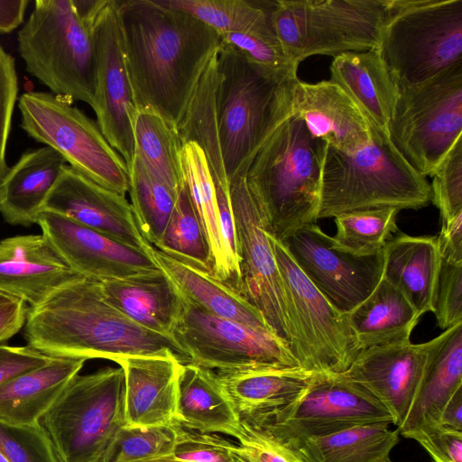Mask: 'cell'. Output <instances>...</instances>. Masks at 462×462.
<instances>
[{"label": "cell", "mask_w": 462, "mask_h": 462, "mask_svg": "<svg viewBox=\"0 0 462 462\" xmlns=\"http://www.w3.org/2000/svg\"><path fill=\"white\" fill-rule=\"evenodd\" d=\"M116 12L136 109L158 114L178 131L220 34L156 0H116Z\"/></svg>", "instance_id": "6da1fadb"}, {"label": "cell", "mask_w": 462, "mask_h": 462, "mask_svg": "<svg viewBox=\"0 0 462 462\" xmlns=\"http://www.w3.org/2000/svg\"><path fill=\"white\" fill-rule=\"evenodd\" d=\"M24 337L46 356L107 359L173 356L189 359L172 337L146 329L113 307L98 281L79 275L27 310Z\"/></svg>", "instance_id": "7a4b0ae2"}, {"label": "cell", "mask_w": 462, "mask_h": 462, "mask_svg": "<svg viewBox=\"0 0 462 462\" xmlns=\"http://www.w3.org/2000/svg\"><path fill=\"white\" fill-rule=\"evenodd\" d=\"M216 116L230 183L245 176L262 146L292 115L297 71L269 69L221 42L217 54Z\"/></svg>", "instance_id": "3957f363"}, {"label": "cell", "mask_w": 462, "mask_h": 462, "mask_svg": "<svg viewBox=\"0 0 462 462\" xmlns=\"http://www.w3.org/2000/svg\"><path fill=\"white\" fill-rule=\"evenodd\" d=\"M326 149L327 144L291 115L254 158L246 181L276 240L316 224Z\"/></svg>", "instance_id": "277c9868"}, {"label": "cell", "mask_w": 462, "mask_h": 462, "mask_svg": "<svg viewBox=\"0 0 462 462\" xmlns=\"http://www.w3.org/2000/svg\"><path fill=\"white\" fill-rule=\"evenodd\" d=\"M368 125L370 142L358 151L327 145L318 219L382 208L418 209L431 200L426 177L400 154L385 131Z\"/></svg>", "instance_id": "5b68a950"}, {"label": "cell", "mask_w": 462, "mask_h": 462, "mask_svg": "<svg viewBox=\"0 0 462 462\" xmlns=\"http://www.w3.org/2000/svg\"><path fill=\"white\" fill-rule=\"evenodd\" d=\"M377 49L399 88L462 62V0H389Z\"/></svg>", "instance_id": "8992f818"}, {"label": "cell", "mask_w": 462, "mask_h": 462, "mask_svg": "<svg viewBox=\"0 0 462 462\" xmlns=\"http://www.w3.org/2000/svg\"><path fill=\"white\" fill-rule=\"evenodd\" d=\"M18 50L29 74L69 101L93 106L95 52L89 28L71 0H36L18 32Z\"/></svg>", "instance_id": "52a82bcc"}, {"label": "cell", "mask_w": 462, "mask_h": 462, "mask_svg": "<svg viewBox=\"0 0 462 462\" xmlns=\"http://www.w3.org/2000/svg\"><path fill=\"white\" fill-rule=\"evenodd\" d=\"M389 0H277L271 19L290 60L379 46Z\"/></svg>", "instance_id": "ba28073f"}, {"label": "cell", "mask_w": 462, "mask_h": 462, "mask_svg": "<svg viewBox=\"0 0 462 462\" xmlns=\"http://www.w3.org/2000/svg\"><path fill=\"white\" fill-rule=\"evenodd\" d=\"M61 462H103L126 426L123 369L75 375L40 419Z\"/></svg>", "instance_id": "9c48e42d"}, {"label": "cell", "mask_w": 462, "mask_h": 462, "mask_svg": "<svg viewBox=\"0 0 462 462\" xmlns=\"http://www.w3.org/2000/svg\"><path fill=\"white\" fill-rule=\"evenodd\" d=\"M387 134L418 173L431 176L462 138V62L400 88Z\"/></svg>", "instance_id": "30bf717a"}, {"label": "cell", "mask_w": 462, "mask_h": 462, "mask_svg": "<svg viewBox=\"0 0 462 462\" xmlns=\"http://www.w3.org/2000/svg\"><path fill=\"white\" fill-rule=\"evenodd\" d=\"M21 127L32 139L57 151L67 164L98 185L125 196L129 170L97 122L71 101L51 92L23 93L18 100Z\"/></svg>", "instance_id": "8fae6325"}, {"label": "cell", "mask_w": 462, "mask_h": 462, "mask_svg": "<svg viewBox=\"0 0 462 462\" xmlns=\"http://www.w3.org/2000/svg\"><path fill=\"white\" fill-rule=\"evenodd\" d=\"M284 290L291 352L300 368L344 373L362 351L346 314L311 284L282 245L268 233Z\"/></svg>", "instance_id": "7c38bea8"}, {"label": "cell", "mask_w": 462, "mask_h": 462, "mask_svg": "<svg viewBox=\"0 0 462 462\" xmlns=\"http://www.w3.org/2000/svg\"><path fill=\"white\" fill-rule=\"evenodd\" d=\"M180 293V310L171 336L189 363L217 372L300 368L273 331L210 314Z\"/></svg>", "instance_id": "4fadbf2b"}, {"label": "cell", "mask_w": 462, "mask_h": 462, "mask_svg": "<svg viewBox=\"0 0 462 462\" xmlns=\"http://www.w3.org/2000/svg\"><path fill=\"white\" fill-rule=\"evenodd\" d=\"M378 422L391 424L392 416L364 386L344 373H316L300 397L262 423L250 426L286 445Z\"/></svg>", "instance_id": "5bb4252c"}, {"label": "cell", "mask_w": 462, "mask_h": 462, "mask_svg": "<svg viewBox=\"0 0 462 462\" xmlns=\"http://www.w3.org/2000/svg\"><path fill=\"white\" fill-rule=\"evenodd\" d=\"M229 195L240 260L237 290L262 312L272 330L291 351L285 294L266 217L245 176L229 183Z\"/></svg>", "instance_id": "9a60e30c"}, {"label": "cell", "mask_w": 462, "mask_h": 462, "mask_svg": "<svg viewBox=\"0 0 462 462\" xmlns=\"http://www.w3.org/2000/svg\"><path fill=\"white\" fill-rule=\"evenodd\" d=\"M320 294L346 314L365 300L383 277V251L359 255L338 246L317 224L279 241Z\"/></svg>", "instance_id": "2e32d148"}, {"label": "cell", "mask_w": 462, "mask_h": 462, "mask_svg": "<svg viewBox=\"0 0 462 462\" xmlns=\"http://www.w3.org/2000/svg\"><path fill=\"white\" fill-rule=\"evenodd\" d=\"M95 52L97 124L128 170L134 157V123L137 109L126 69L116 0L102 3L88 23Z\"/></svg>", "instance_id": "e0dca14e"}, {"label": "cell", "mask_w": 462, "mask_h": 462, "mask_svg": "<svg viewBox=\"0 0 462 462\" xmlns=\"http://www.w3.org/2000/svg\"><path fill=\"white\" fill-rule=\"evenodd\" d=\"M37 224L69 266L98 282L161 271L153 258L61 215L42 211Z\"/></svg>", "instance_id": "ac0fdd59"}, {"label": "cell", "mask_w": 462, "mask_h": 462, "mask_svg": "<svg viewBox=\"0 0 462 462\" xmlns=\"http://www.w3.org/2000/svg\"><path fill=\"white\" fill-rule=\"evenodd\" d=\"M445 335L446 330L424 343L407 340L363 349L344 374L368 390L386 408L398 428Z\"/></svg>", "instance_id": "d6986e66"}, {"label": "cell", "mask_w": 462, "mask_h": 462, "mask_svg": "<svg viewBox=\"0 0 462 462\" xmlns=\"http://www.w3.org/2000/svg\"><path fill=\"white\" fill-rule=\"evenodd\" d=\"M42 211L53 212L152 257L125 196L107 189L68 164L48 195Z\"/></svg>", "instance_id": "ffe728a7"}, {"label": "cell", "mask_w": 462, "mask_h": 462, "mask_svg": "<svg viewBox=\"0 0 462 462\" xmlns=\"http://www.w3.org/2000/svg\"><path fill=\"white\" fill-rule=\"evenodd\" d=\"M79 275L42 234L0 241V292L31 307L42 303Z\"/></svg>", "instance_id": "44dd1931"}, {"label": "cell", "mask_w": 462, "mask_h": 462, "mask_svg": "<svg viewBox=\"0 0 462 462\" xmlns=\"http://www.w3.org/2000/svg\"><path fill=\"white\" fill-rule=\"evenodd\" d=\"M292 115L327 145L355 152L370 142V127L354 101L330 80L318 83L300 79L293 88Z\"/></svg>", "instance_id": "7402d4cb"}, {"label": "cell", "mask_w": 462, "mask_h": 462, "mask_svg": "<svg viewBox=\"0 0 462 462\" xmlns=\"http://www.w3.org/2000/svg\"><path fill=\"white\" fill-rule=\"evenodd\" d=\"M125 376L128 427H157L175 421L181 365L173 356H136L118 359Z\"/></svg>", "instance_id": "603a6c76"}, {"label": "cell", "mask_w": 462, "mask_h": 462, "mask_svg": "<svg viewBox=\"0 0 462 462\" xmlns=\"http://www.w3.org/2000/svg\"><path fill=\"white\" fill-rule=\"evenodd\" d=\"M240 421L258 425L295 401L316 373L302 368L214 371Z\"/></svg>", "instance_id": "cb8c5ba5"}, {"label": "cell", "mask_w": 462, "mask_h": 462, "mask_svg": "<svg viewBox=\"0 0 462 462\" xmlns=\"http://www.w3.org/2000/svg\"><path fill=\"white\" fill-rule=\"evenodd\" d=\"M64 158L43 146L25 152L0 180V213L11 225L37 224L43 204L55 186Z\"/></svg>", "instance_id": "d4e9b609"}, {"label": "cell", "mask_w": 462, "mask_h": 462, "mask_svg": "<svg viewBox=\"0 0 462 462\" xmlns=\"http://www.w3.org/2000/svg\"><path fill=\"white\" fill-rule=\"evenodd\" d=\"M330 81L354 101L368 124L387 133L400 88L377 48L335 57Z\"/></svg>", "instance_id": "484cf974"}, {"label": "cell", "mask_w": 462, "mask_h": 462, "mask_svg": "<svg viewBox=\"0 0 462 462\" xmlns=\"http://www.w3.org/2000/svg\"><path fill=\"white\" fill-rule=\"evenodd\" d=\"M175 422L190 430L235 439L242 431L233 402L215 372L190 363L180 368Z\"/></svg>", "instance_id": "4316f807"}, {"label": "cell", "mask_w": 462, "mask_h": 462, "mask_svg": "<svg viewBox=\"0 0 462 462\" xmlns=\"http://www.w3.org/2000/svg\"><path fill=\"white\" fill-rule=\"evenodd\" d=\"M383 254V277L420 316L433 312L440 266L437 238L401 234L388 240Z\"/></svg>", "instance_id": "83f0119b"}, {"label": "cell", "mask_w": 462, "mask_h": 462, "mask_svg": "<svg viewBox=\"0 0 462 462\" xmlns=\"http://www.w3.org/2000/svg\"><path fill=\"white\" fill-rule=\"evenodd\" d=\"M99 283L106 300L125 317L146 329L171 337L180 293L162 270Z\"/></svg>", "instance_id": "f1b7e54d"}, {"label": "cell", "mask_w": 462, "mask_h": 462, "mask_svg": "<svg viewBox=\"0 0 462 462\" xmlns=\"http://www.w3.org/2000/svg\"><path fill=\"white\" fill-rule=\"evenodd\" d=\"M462 387V322L448 329L433 352L399 434L439 424L447 402Z\"/></svg>", "instance_id": "f546056e"}, {"label": "cell", "mask_w": 462, "mask_h": 462, "mask_svg": "<svg viewBox=\"0 0 462 462\" xmlns=\"http://www.w3.org/2000/svg\"><path fill=\"white\" fill-rule=\"evenodd\" d=\"M80 358L52 357L0 385V421L29 425L42 416L84 366Z\"/></svg>", "instance_id": "4dcf8cb0"}, {"label": "cell", "mask_w": 462, "mask_h": 462, "mask_svg": "<svg viewBox=\"0 0 462 462\" xmlns=\"http://www.w3.org/2000/svg\"><path fill=\"white\" fill-rule=\"evenodd\" d=\"M152 258L180 291L202 310L249 327L272 330L262 312L233 286L209 273L178 262L154 247Z\"/></svg>", "instance_id": "1f68e13d"}, {"label": "cell", "mask_w": 462, "mask_h": 462, "mask_svg": "<svg viewBox=\"0 0 462 462\" xmlns=\"http://www.w3.org/2000/svg\"><path fill=\"white\" fill-rule=\"evenodd\" d=\"M346 316L362 350L410 340L420 318L405 296L383 277Z\"/></svg>", "instance_id": "d6a6232c"}, {"label": "cell", "mask_w": 462, "mask_h": 462, "mask_svg": "<svg viewBox=\"0 0 462 462\" xmlns=\"http://www.w3.org/2000/svg\"><path fill=\"white\" fill-rule=\"evenodd\" d=\"M388 423H369L286 444L303 462H388L399 442Z\"/></svg>", "instance_id": "836d02e7"}, {"label": "cell", "mask_w": 462, "mask_h": 462, "mask_svg": "<svg viewBox=\"0 0 462 462\" xmlns=\"http://www.w3.org/2000/svg\"><path fill=\"white\" fill-rule=\"evenodd\" d=\"M166 7L186 12L219 34L238 32L278 39L271 19L273 1L156 0Z\"/></svg>", "instance_id": "e575fe53"}, {"label": "cell", "mask_w": 462, "mask_h": 462, "mask_svg": "<svg viewBox=\"0 0 462 462\" xmlns=\"http://www.w3.org/2000/svg\"><path fill=\"white\" fill-rule=\"evenodd\" d=\"M217 54L201 76L177 132L182 144L194 142L203 150L213 180L229 189L217 135L215 97Z\"/></svg>", "instance_id": "d590c367"}, {"label": "cell", "mask_w": 462, "mask_h": 462, "mask_svg": "<svg viewBox=\"0 0 462 462\" xmlns=\"http://www.w3.org/2000/svg\"><path fill=\"white\" fill-rule=\"evenodd\" d=\"M134 156L157 178L180 190L183 184L182 143L178 132L158 114L137 110L134 123Z\"/></svg>", "instance_id": "8d00e7d4"}, {"label": "cell", "mask_w": 462, "mask_h": 462, "mask_svg": "<svg viewBox=\"0 0 462 462\" xmlns=\"http://www.w3.org/2000/svg\"><path fill=\"white\" fill-rule=\"evenodd\" d=\"M180 163L186 185L195 210L208 241L212 275L221 281L223 253L219 236L215 185L207 157L194 142L182 144Z\"/></svg>", "instance_id": "74e56055"}, {"label": "cell", "mask_w": 462, "mask_h": 462, "mask_svg": "<svg viewBox=\"0 0 462 462\" xmlns=\"http://www.w3.org/2000/svg\"><path fill=\"white\" fill-rule=\"evenodd\" d=\"M153 247L178 262L212 274L208 241L185 184Z\"/></svg>", "instance_id": "f35d334b"}, {"label": "cell", "mask_w": 462, "mask_h": 462, "mask_svg": "<svg viewBox=\"0 0 462 462\" xmlns=\"http://www.w3.org/2000/svg\"><path fill=\"white\" fill-rule=\"evenodd\" d=\"M180 190L157 178L134 157L129 169V202L142 236L152 247L164 230Z\"/></svg>", "instance_id": "ab89813d"}, {"label": "cell", "mask_w": 462, "mask_h": 462, "mask_svg": "<svg viewBox=\"0 0 462 462\" xmlns=\"http://www.w3.org/2000/svg\"><path fill=\"white\" fill-rule=\"evenodd\" d=\"M399 211L396 208H382L337 216L333 239L338 246L356 254L382 252L393 234L398 231Z\"/></svg>", "instance_id": "60d3db41"}, {"label": "cell", "mask_w": 462, "mask_h": 462, "mask_svg": "<svg viewBox=\"0 0 462 462\" xmlns=\"http://www.w3.org/2000/svg\"><path fill=\"white\" fill-rule=\"evenodd\" d=\"M177 442L175 422L157 427L125 426L103 462H145L170 457Z\"/></svg>", "instance_id": "b9f144b4"}, {"label": "cell", "mask_w": 462, "mask_h": 462, "mask_svg": "<svg viewBox=\"0 0 462 462\" xmlns=\"http://www.w3.org/2000/svg\"><path fill=\"white\" fill-rule=\"evenodd\" d=\"M0 451L9 462H61L40 422L17 425L0 421Z\"/></svg>", "instance_id": "7bdbcfd3"}, {"label": "cell", "mask_w": 462, "mask_h": 462, "mask_svg": "<svg viewBox=\"0 0 462 462\" xmlns=\"http://www.w3.org/2000/svg\"><path fill=\"white\" fill-rule=\"evenodd\" d=\"M431 200L442 223L462 214V138L458 139L432 172Z\"/></svg>", "instance_id": "ee69618b"}, {"label": "cell", "mask_w": 462, "mask_h": 462, "mask_svg": "<svg viewBox=\"0 0 462 462\" xmlns=\"http://www.w3.org/2000/svg\"><path fill=\"white\" fill-rule=\"evenodd\" d=\"M175 425L177 442L168 458L178 462H237L232 441L216 433H200L177 422Z\"/></svg>", "instance_id": "f6af8a7d"}, {"label": "cell", "mask_w": 462, "mask_h": 462, "mask_svg": "<svg viewBox=\"0 0 462 462\" xmlns=\"http://www.w3.org/2000/svg\"><path fill=\"white\" fill-rule=\"evenodd\" d=\"M433 312L444 330L462 322V263L440 258Z\"/></svg>", "instance_id": "bcb514c9"}, {"label": "cell", "mask_w": 462, "mask_h": 462, "mask_svg": "<svg viewBox=\"0 0 462 462\" xmlns=\"http://www.w3.org/2000/svg\"><path fill=\"white\" fill-rule=\"evenodd\" d=\"M242 431L233 442L232 451L241 462H303L262 429L241 422Z\"/></svg>", "instance_id": "7dc6e473"}, {"label": "cell", "mask_w": 462, "mask_h": 462, "mask_svg": "<svg viewBox=\"0 0 462 462\" xmlns=\"http://www.w3.org/2000/svg\"><path fill=\"white\" fill-rule=\"evenodd\" d=\"M17 94L14 60L0 44V180L7 170L5 152Z\"/></svg>", "instance_id": "c3c4849f"}, {"label": "cell", "mask_w": 462, "mask_h": 462, "mask_svg": "<svg viewBox=\"0 0 462 462\" xmlns=\"http://www.w3.org/2000/svg\"><path fill=\"white\" fill-rule=\"evenodd\" d=\"M406 438L418 441L434 462H462V431L439 424L415 430Z\"/></svg>", "instance_id": "681fc988"}, {"label": "cell", "mask_w": 462, "mask_h": 462, "mask_svg": "<svg viewBox=\"0 0 462 462\" xmlns=\"http://www.w3.org/2000/svg\"><path fill=\"white\" fill-rule=\"evenodd\" d=\"M32 346H14L0 343V385L27 371L46 365L51 360Z\"/></svg>", "instance_id": "f907efd6"}, {"label": "cell", "mask_w": 462, "mask_h": 462, "mask_svg": "<svg viewBox=\"0 0 462 462\" xmlns=\"http://www.w3.org/2000/svg\"><path fill=\"white\" fill-rule=\"evenodd\" d=\"M27 310L22 300L0 292V343L7 341L22 329Z\"/></svg>", "instance_id": "816d5d0a"}, {"label": "cell", "mask_w": 462, "mask_h": 462, "mask_svg": "<svg viewBox=\"0 0 462 462\" xmlns=\"http://www.w3.org/2000/svg\"><path fill=\"white\" fill-rule=\"evenodd\" d=\"M436 238L440 258L462 263V214L442 223L439 236Z\"/></svg>", "instance_id": "f5cc1de1"}, {"label": "cell", "mask_w": 462, "mask_h": 462, "mask_svg": "<svg viewBox=\"0 0 462 462\" xmlns=\"http://www.w3.org/2000/svg\"><path fill=\"white\" fill-rule=\"evenodd\" d=\"M27 0H0V32L8 33L23 21Z\"/></svg>", "instance_id": "db71d44e"}, {"label": "cell", "mask_w": 462, "mask_h": 462, "mask_svg": "<svg viewBox=\"0 0 462 462\" xmlns=\"http://www.w3.org/2000/svg\"><path fill=\"white\" fill-rule=\"evenodd\" d=\"M439 424L462 431V387L457 389L445 404L440 414Z\"/></svg>", "instance_id": "11a10c76"}, {"label": "cell", "mask_w": 462, "mask_h": 462, "mask_svg": "<svg viewBox=\"0 0 462 462\" xmlns=\"http://www.w3.org/2000/svg\"><path fill=\"white\" fill-rule=\"evenodd\" d=\"M145 462H178V461L171 460V459H170L168 457H163V458L155 459V460H149V461H145Z\"/></svg>", "instance_id": "9f6ffc18"}, {"label": "cell", "mask_w": 462, "mask_h": 462, "mask_svg": "<svg viewBox=\"0 0 462 462\" xmlns=\"http://www.w3.org/2000/svg\"><path fill=\"white\" fill-rule=\"evenodd\" d=\"M0 462H9L1 451H0Z\"/></svg>", "instance_id": "6f0895ef"}, {"label": "cell", "mask_w": 462, "mask_h": 462, "mask_svg": "<svg viewBox=\"0 0 462 462\" xmlns=\"http://www.w3.org/2000/svg\"><path fill=\"white\" fill-rule=\"evenodd\" d=\"M388 462H394V461L389 460Z\"/></svg>", "instance_id": "680465c9"}, {"label": "cell", "mask_w": 462, "mask_h": 462, "mask_svg": "<svg viewBox=\"0 0 462 462\" xmlns=\"http://www.w3.org/2000/svg\"><path fill=\"white\" fill-rule=\"evenodd\" d=\"M236 460H237V462H241V461H239L237 458H236Z\"/></svg>", "instance_id": "91938a15"}]
</instances>
